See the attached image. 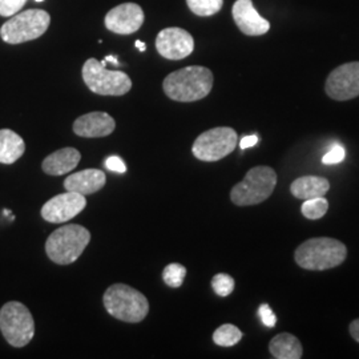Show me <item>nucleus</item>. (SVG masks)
Wrapping results in <instances>:
<instances>
[{
  "instance_id": "f257e3e1",
  "label": "nucleus",
  "mask_w": 359,
  "mask_h": 359,
  "mask_svg": "<svg viewBox=\"0 0 359 359\" xmlns=\"http://www.w3.org/2000/svg\"><path fill=\"white\" fill-rule=\"evenodd\" d=\"M213 87V74L201 65H191L169 74L163 90L169 99L180 103H192L206 97Z\"/></svg>"
},
{
  "instance_id": "f03ea898",
  "label": "nucleus",
  "mask_w": 359,
  "mask_h": 359,
  "mask_svg": "<svg viewBox=\"0 0 359 359\" xmlns=\"http://www.w3.org/2000/svg\"><path fill=\"white\" fill-rule=\"evenodd\" d=\"M345 244L329 237L310 238L295 250V262L306 270L333 269L346 259Z\"/></svg>"
},
{
  "instance_id": "7ed1b4c3",
  "label": "nucleus",
  "mask_w": 359,
  "mask_h": 359,
  "mask_svg": "<svg viewBox=\"0 0 359 359\" xmlns=\"http://www.w3.org/2000/svg\"><path fill=\"white\" fill-rule=\"evenodd\" d=\"M104 308L114 318L128 323L142 322L149 311L147 297L126 283H115L107 289Z\"/></svg>"
},
{
  "instance_id": "20e7f679",
  "label": "nucleus",
  "mask_w": 359,
  "mask_h": 359,
  "mask_svg": "<svg viewBox=\"0 0 359 359\" xmlns=\"http://www.w3.org/2000/svg\"><path fill=\"white\" fill-rule=\"evenodd\" d=\"M90 241L87 228L69 224L52 233L46 243V253L57 265H69L83 255Z\"/></svg>"
},
{
  "instance_id": "39448f33",
  "label": "nucleus",
  "mask_w": 359,
  "mask_h": 359,
  "mask_svg": "<svg viewBox=\"0 0 359 359\" xmlns=\"http://www.w3.org/2000/svg\"><path fill=\"white\" fill-rule=\"evenodd\" d=\"M277 185V173L270 167L252 168L245 179L231 189L234 205H257L268 200Z\"/></svg>"
},
{
  "instance_id": "423d86ee",
  "label": "nucleus",
  "mask_w": 359,
  "mask_h": 359,
  "mask_svg": "<svg viewBox=\"0 0 359 359\" xmlns=\"http://www.w3.org/2000/svg\"><path fill=\"white\" fill-rule=\"evenodd\" d=\"M51 25V16L44 10H27L15 13L0 28V38L8 44H22L43 36Z\"/></svg>"
},
{
  "instance_id": "0eeeda50",
  "label": "nucleus",
  "mask_w": 359,
  "mask_h": 359,
  "mask_svg": "<svg viewBox=\"0 0 359 359\" xmlns=\"http://www.w3.org/2000/svg\"><path fill=\"white\" fill-rule=\"evenodd\" d=\"M107 60L99 62L93 57L83 65V80L93 93L102 96H123L132 88L130 77L121 71L105 68Z\"/></svg>"
},
{
  "instance_id": "6e6552de",
  "label": "nucleus",
  "mask_w": 359,
  "mask_h": 359,
  "mask_svg": "<svg viewBox=\"0 0 359 359\" xmlns=\"http://www.w3.org/2000/svg\"><path fill=\"white\" fill-rule=\"evenodd\" d=\"M0 332L11 346H27L35 335L31 311L18 301L6 304L0 309Z\"/></svg>"
},
{
  "instance_id": "1a4fd4ad",
  "label": "nucleus",
  "mask_w": 359,
  "mask_h": 359,
  "mask_svg": "<svg viewBox=\"0 0 359 359\" xmlns=\"http://www.w3.org/2000/svg\"><path fill=\"white\" fill-rule=\"evenodd\" d=\"M238 142L237 132L229 127H218L201 133L193 142L192 152L196 158L215 163L231 154Z\"/></svg>"
},
{
  "instance_id": "9d476101",
  "label": "nucleus",
  "mask_w": 359,
  "mask_h": 359,
  "mask_svg": "<svg viewBox=\"0 0 359 359\" xmlns=\"http://www.w3.org/2000/svg\"><path fill=\"white\" fill-rule=\"evenodd\" d=\"M325 90L338 102H346L359 96V62L335 68L326 80Z\"/></svg>"
},
{
  "instance_id": "9b49d317",
  "label": "nucleus",
  "mask_w": 359,
  "mask_h": 359,
  "mask_svg": "<svg viewBox=\"0 0 359 359\" xmlns=\"http://www.w3.org/2000/svg\"><path fill=\"white\" fill-rule=\"evenodd\" d=\"M87 205L86 196L75 192L57 194L41 208V217L52 224H63L84 210Z\"/></svg>"
},
{
  "instance_id": "f8f14e48",
  "label": "nucleus",
  "mask_w": 359,
  "mask_h": 359,
  "mask_svg": "<svg viewBox=\"0 0 359 359\" xmlns=\"http://www.w3.org/2000/svg\"><path fill=\"white\" fill-rule=\"evenodd\" d=\"M156 48L168 60H181L192 53L194 40L188 31L179 27H170L158 32Z\"/></svg>"
},
{
  "instance_id": "ddd939ff",
  "label": "nucleus",
  "mask_w": 359,
  "mask_h": 359,
  "mask_svg": "<svg viewBox=\"0 0 359 359\" xmlns=\"http://www.w3.org/2000/svg\"><path fill=\"white\" fill-rule=\"evenodd\" d=\"M145 15L136 3H123L105 15V27L118 35H130L142 28Z\"/></svg>"
},
{
  "instance_id": "4468645a",
  "label": "nucleus",
  "mask_w": 359,
  "mask_h": 359,
  "mask_svg": "<svg viewBox=\"0 0 359 359\" xmlns=\"http://www.w3.org/2000/svg\"><path fill=\"white\" fill-rule=\"evenodd\" d=\"M231 13L236 25L245 35L259 36L269 31V22L257 13L252 0H237Z\"/></svg>"
},
{
  "instance_id": "2eb2a0df",
  "label": "nucleus",
  "mask_w": 359,
  "mask_h": 359,
  "mask_svg": "<svg viewBox=\"0 0 359 359\" xmlns=\"http://www.w3.org/2000/svg\"><path fill=\"white\" fill-rule=\"evenodd\" d=\"M116 128L115 120L105 112H90L77 117L74 132L80 137L96 139L109 136Z\"/></svg>"
},
{
  "instance_id": "dca6fc26",
  "label": "nucleus",
  "mask_w": 359,
  "mask_h": 359,
  "mask_svg": "<svg viewBox=\"0 0 359 359\" xmlns=\"http://www.w3.org/2000/svg\"><path fill=\"white\" fill-rule=\"evenodd\" d=\"M105 173L99 169H84L77 173L69 175L65 181L67 192H75L79 194H93L103 189L105 185Z\"/></svg>"
},
{
  "instance_id": "f3484780",
  "label": "nucleus",
  "mask_w": 359,
  "mask_h": 359,
  "mask_svg": "<svg viewBox=\"0 0 359 359\" xmlns=\"http://www.w3.org/2000/svg\"><path fill=\"white\" fill-rule=\"evenodd\" d=\"M81 154L75 148H63L47 156L41 164L44 173L50 176H62L72 172L79 165Z\"/></svg>"
},
{
  "instance_id": "a211bd4d",
  "label": "nucleus",
  "mask_w": 359,
  "mask_h": 359,
  "mask_svg": "<svg viewBox=\"0 0 359 359\" xmlns=\"http://www.w3.org/2000/svg\"><path fill=\"white\" fill-rule=\"evenodd\" d=\"M330 189V182L320 176H304L295 180L290 187V192L295 198L310 200L323 197Z\"/></svg>"
},
{
  "instance_id": "6ab92c4d",
  "label": "nucleus",
  "mask_w": 359,
  "mask_h": 359,
  "mask_svg": "<svg viewBox=\"0 0 359 359\" xmlns=\"http://www.w3.org/2000/svg\"><path fill=\"white\" fill-rule=\"evenodd\" d=\"M26 151L23 139L11 129H0V163L13 164Z\"/></svg>"
},
{
  "instance_id": "aec40b11",
  "label": "nucleus",
  "mask_w": 359,
  "mask_h": 359,
  "mask_svg": "<svg viewBox=\"0 0 359 359\" xmlns=\"http://www.w3.org/2000/svg\"><path fill=\"white\" fill-rule=\"evenodd\" d=\"M269 350L271 355L277 359H299L304 353L299 339L289 333L276 335L270 341Z\"/></svg>"
},
{
  "instance_id": "412c9836",
  "label": "nucleus",
  "mask_w": 359,
  "mask_h": 359,
  "mask_svg": "<svg viewBox=\"0 0 359 359\" xmlns=\"http://www.w3.org/2000/svg\"><path fill=\"white\" fill-rule=\"evenodd\" d=\"M241 338H243L241 330L231 323L219 326L217 330L213 333V341L218 346H234L241 341Z\"/></svg>"
},
{
  "instance_id": "4be33fe9",
  "label": "nucleus",
  "mask_w": 359,
  "mask_h": 359,
  "mask_svg": "<svg viewBox=\"0 0 359 359\" xmlns=\"http://www.w3.org/2000/svg\"><path fill=\"white\" fill-rule=\"evenodd\" d=\"M329 203L325 197H316L305 200L302 205V215L309 219H320L327 213Z\"/></svg>"
},
{
  "instance_id": "5701e85b",
  "label": "nucleus",
  "mask_w": 359,
  "mask_h": 359,
  "mask_svg": "<svg viewBox=\"0 0 359 359\" xmlns=\"http://www.w3.org/2000/svg\"><path fill=\"white\" fill-rule=\"evenodd\" d=\"M187 4L198 16H212L222 8L224 0H187Z\"/></svg>"
},
{
  "instance_id": "b1692460",
  "label": "nucleus",
  "mask_w": 359,
  "mask_h": 359,
  "mask_svg": "<svg viewBox=\"0 0 359 359\" xmlns=\"http://www.w3.org/2000/svg\"><path fill=\"white\" fill-rule=\"evenodd\" d=\"M187 277L185 266L180 264H169L163 271V280L169 287H180Z\"/></svg>"
},
{
  "instance_id": "393cba45",
  "label": "nucleus",
  "mask_w": 359,
  "mask_h": 359,
  "mask_svg": "<svg viewBox=\"0 0 359 359\" xmlns=\"http://www.w3.org/2000/svg\"><path fill=\"white\" fill-rule=\"evenodd\" d=\"M212 287H213L215 293L219 297H228L234 290V280L229 274L219 273L213 277Z\"/></svg>"
},
{
  "instance_id": "a878e982",
  "label": "nucleus",
  "mask_w": 359,
  "mask_h": 359,
  "mask_svg": "<svg viewBox=\"0 0 359 359\" xmlns=\"http://www.w3.org/2000/svg\"><path fill=\"white\" fill-rule=\"evenodd\" d=\"M346 152L345 148L341 144H334L330 148V151L322 157V163L326 165H333V164H339L345 160Z\"/></svg>"
},
{
  "instance_id": "bb28decb",
  "label": "nucleus",
  "mask_w": 359,
  "mask_h": 359,
  "mask_svg": "<svg viewBox=\"0 0 359 359\" xmlns=\"http://www.w3.org/2000/svg\"><path fill=\"white\" fill-rule=\"evenodd\" d=\"M26 3L27 0H0V16H13L25 7Z\"/></svg>"
},
{
  "instance_id": "cd10ccee",
  "label": "nucleus",
  "mask_w": 359,
  "mask_h": 359,
  "mask_svg": "<svg viewBox=\"0 0 359 359\" xmlns=\"http://www.w3.org/2000/svg\"><path fill=\"white\" fill-rule=\"evenodd\" d=\"M258 314H259V318L262 323L266 326V327H274L276 323H277V317L276 314L273 313V310L270 309L268 304H262L259 309H258Z\"/></svg>"
},
{
  "instance_id": "c85d7f7f",
  "label": "nucleus",
  "mask_w": 359,
  "mask_h": 359,
  "mask_svg": "<svg viewBox=\"0 0 359 359\" xmlns=\"http://www.w3.org/2000/svg\"><path fill=\"white\" fill-rule=\"evenodd\" d=\"M105 168L111 172H116V173H126L127 172V167L126 163L123 161V158H120L118 156H111L105 160Z\"/></svg>"
},
{
  "instance_id": "c756f323",
  "label": "nucleus",
  "mask_w": 359,
  "mask_h": 359,
  "mask_svg": "<svg viewBox=\"0 0 359 359\" xmlns=\"http://www.w3.org/2000/svg\"><path fill=\"white\" fill-rule=\"evenodd\" d=\"M257 142H258V137H257V135L245 136V137L241 139V142H240V148H241V149H248V148L255 147Z\"/></svg>"
},
{
  "instance_id": "7c9ffc66",
  "label": "nucleus",
  "mask_w": 359,
  "mask_h": 359,
  "mask_svg": "<svg viewBox=\"0 0 359 359\" xmlns=\"http://www.w3.org/2000/svg\"><path fill=\"white\" fill-rule=\"evenodd\" d=\"M350 334L359 344V320L351 322V325H350Z\"/></svg>"
},
{
  "instance_id": "2f4dec72",
  "label": "nucleus",
  "mask_w": 359,
  "mask_h": 359,
  "mask_svg": "<svg viewBox=\"0 0 359 359\" xmlns=\"http://www.w3.org/2000/svg\"><path fill=\"white\" fill-rule=\"evenodd\" d=\"M135 46H136V48H137L139 51L144 52L147 50V46H145V43H142V40H136V41H135Z\"/></svg>"
},
{
  "instance_id": "473e14b6",
  "label": "nucleus",
  "mask_w": 359,
  "mask_h": 359,
  "mask_svg": "<svg viewBox=\"0 0 359 359\" xmlns=\"http://www.w3.org/2000/svg\"><path fill=\"white\" fill-rule=\"evenodd\" d=\"M105 60H107V62H112V63H114V65H118V62H117V59H116V56H112V55H109V56H107V57H105Z\"/></svg>"
},
{
  "instance_id": "72a5a7b5",
  "label": "nucleus",
  "mask_w": 359,
  "mask_h": 359,
  "mask_svg": "<svg viewBox=\"0 0 359 359\" xmlns=\"http://www.w3.org/2000/svg\"><path fill=\"white\" fill-rule=\"evenodd\" d=\"M35 1H39V3H41V1H44V0H35Z\"/></svg>"
}]
</instances>
